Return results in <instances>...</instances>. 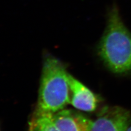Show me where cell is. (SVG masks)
Here are the masks:
<instances>
[{
  "label": "cell",
  "instance_id": "6da1fadb",
  "mask_svg": "<svg viewBox=\"0 0 131 131\" xmlns=\"http://www.w3.org/2000/svg\"><path fill=\"white\" fill-rule=\"evenodd\" d=\"M105 31L98 45V54L109 70L123 74L131 72V33L123 23L117 7L109 9Z\"/></svg>",
  "mask_w": 131,
  "mask_h": 131
},
{
  "label": "cell",
  "instance_id": "7a4b0ae2",
  "mask_svg": "<svg viewBox=\"0 0 131 131\" xmlns=\"http://www.w3.org/2000/svg\"><path fill=\"white\" fill-rule=\"evenodd\" d=\"M68 73L60 60L52 56L44 60L36 111L53 114L69 104Z\"/></svg>",
  "mask_w": 131,
  "mask_h": 131
},
{
  "label": "cell",
  "instance_id": "3957f363",
  "mask_svg": "<svg viewBox=\"0 0 131 131\" xmlns=\"http://www.w3.org/2000/svg\"><path fill=\"white\" fill-rule=\"evenodd\" d=\"M131 122L128 110L120 106H106L95 120L90 119L88 131H126Z\"/></svg>",
  "mask_w": 131,
  "mask_h": 131
},
{
  "label": "cell",
  "instance_id": "277c9868",
  "mask_svg": "<svg viewBox=\"0 0 131 131\" xmlns=\"http://www.w3.org/2000/svg\"><path fill=\"white\" fill-rule=\"evenodd\" d=\"M69 104L74 108L85 112L95 111L100 98L87 86L68 73Z\"/></svg>",
  "mask_w": 131,
  "mask_h": 131
},
{
  "label": "cell",
  "instance_id": "5b68a950",
  "mask_svg": "<svg viewBox=\"0 0 131 131\" xmlns=\"http://www.w3.org/2000/svg\"><path fill=\"white\" fill-rule=\"evenodd\" d=\"M52 119L60 131H88L90 120L79 112L64 109L53 114Z\"/></svg>",
  "mask_w": 131,
  "mask_h": 131
},
{
  "label": "cell",
  "instance_id": "8992f818",
  "mask_svg": "<svg viewBox=\"0 0 131 131\" xmlns=\"http://www.w3.org/2000/svg\"><path fill=\"white\" fill-rule=\"evenodd\" d=\"M29 131H60L52 119V114L36 111L30 123Z\"/></svg>",
  "mask_w": 131,
  "mask_h": 131
},
{
  "label": "cell",
  "instance_id": "52a82bcc",
  "mask_svg": "<svg viewBox=\"0 0 131 131\" xmlns=\"http://www.w3.org/2000/svg\"><path fill=\"white\" fill-rule=\"evenodd\" d=\"M126 131H131V123L128 126V127H127V128Z\"/></svg>",
  "mask_w": 131,
  "mask_h": 131
}]
</instances>
